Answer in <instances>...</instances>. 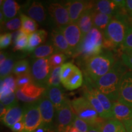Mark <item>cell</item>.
I'll return each instance as SVG.
<instances>
[{
    "mask_svg": "<svg viewBox=\"0 0 132 132\" xmlns=\"http://www.w3.org/2000/svg\"><path fill=\"white\" fill-rule=\"evenodd\" d=\"M130 26L129 16L123 8L119 13L113 16L103 32V47L109 50L121 48Z\"/></svg>",
    "mask_w": 132,
    "mask_h": 132,
    "instance_id": "obj_1",
    "label": "cell"
},
{
    "mask_svg": "<svg viewBox=\"0 0 132 132\" xmlns=\"http://www.w3.org/2000/svg\"><path fill=\"white\" fill-rule=\"evenodd\" d=\"M127 72V67L122 61H117L108 73L99 78L94 83H91L111 102L118 101L120 81Z\"/></svg>",
    "mask_w": 132,
    "mask_h": 132,
    "instance_id": "obj_2",
    "label": "cell"
},
{
    "mask_svg": "<svg viewBox=\"0 0 132 132\" xmlns=\"http://www.w3.org/2000/svg\"><path fill=\"white\" fill-rule=\"evenodd\" d=\"M115 62L114 56L110 51L90 57L85 61V78L94 83L111 70Z\"/></svg>",
    "mask_w": 132,
    "mask_h": 132,
    "instance_id": "obj_3",
    "label": "cell"
},
{
    "mask_svg": "<svg viewBox=\"0 0 132 132\" xmlns=\"http://www.w3.org/2000/svg\"><path fill=\"white\" fill-rule=\"evenodd\" d=\"M103 35L100 30L94 27L83 36L78 50L73 56H78L84 61L102 53Z\"/></svg>",
    "mask_w": 132,
    "mask_h": 132,
    "instance_id": "obj_4",
    "label": "cell"
},
{
    "mask_svg": "<svg viewBox=\"0 0 132 132\" xmlns=\"http://www.w3.org/2000/svg\"><path fill=\"white\" fill-rule=\"evenodd\" d=\"M74 113L93 127L98 128L105 119L100 118L85 97L76 98L70 101Z\"/></svg>",
    "mask_w": 132,
    "mask_h": 132,
    "instance_id": "obj_5",
    "label": "cell"
},
{
    "mask_svg": "<svg viewBox=\"0 0 132 132\" xmlns=\"http://www.w3.org/2000/svg\"><path fill=\"white\" fill-rule=\"evenodd\" d=\"M23 120L24 124V132H34L42 123V119L37 101L24 105Z\"/></svg>",
    "mask_w": 132,
    "mask_h": 132,
    "instance_id": "obj_6",
    "label": "cell"
},
{
    "mask_svg": "<svg viewBox=\"0 0 132 132\" xmlns=\"http://www.w3.org/2000/svg\"><path fill=\"white\" fill-rule=\"evenodd\" d=\"M51 72L48 58L36 59L31 66V73L34 83L45 87Z\"/></svg>",
    "mask_w": 132,
    "mask_h": 132,
    "instance_id": "obj_7",
    "label": "cell"
},
{
    "mask_svg": "<svg viewBox=\"0 0 132 132\" xmlns=\"http://www.w3.org/2000/svg\"><path fill=\"white\" fill-rule=\"evenodd\" d=\"M45 90V87L33 82L20 88H17L15 94L19 100L26 103H31L39 100L44 95Z\"/></svg>",
    "mask_w": 132,
    "mask_h": 132,
    "instance_id": "obj_8",
    "label": "cell"
},
{
    "mask_svg": "<svg viewBox=\"0 0 132 132\" xmlns=\"http://www.w3.org/2000/svg\"><path fill=\"white\" fill-rule=\"evenodd\" d=\"M48 11L57 28L61 29L71 23L68 10L60 3H52L50 4Z\"/></svg>",
    "mask_w": 132,
    "mask_h": 132,
    "instance_id": "obj_9",
    "label": "cell"
},
{
    "mask_svg": "<svg viewBox=\"0 0 132 132\" xmlns=\"http://www.w3.org/2000/svg\"><path fill=\"white\" fill-rule=\"evenodd\" d=\"M75 114L70 101L67 100L62 106L56 111V127L67 130L73 123Z\"/></svg>",
    "mask_w": 132,
    "mask_h": 132,
    "instance_id": "obj_10",
    "label": "cell"
},
{
    "mask_svg": "<svg viewBox=\"0 0 132 132\" xmlns=\"http://www.w3.org/2000/svg\"><path fill=\"white\" fill-rule=\"evenodd\" d=\"M61 30L68 42L73 56L78 50L83 38L80 28L77 23H70L61 29Z\"/></svg>",
    "mask_w": 132,
    "mask_h": 132,
    "instance_id": "obj_11",
    "label": "cell"
},
{
    "mask_svg": "<svg viewBox=\"0 0 132 132\" xmlns=\"http://www.w3.org/2000/svg\"><path fill=\"white\" fill-rule=\"evenodd\" d=\"M95 3L87 1H71L65 3V7L69 11L71 23H77L81 15L88 9L94 7Z\"/></svg>",
    "mask_w": 132,
    "mask_h": 132,
    "instance_id": "obj_12",
    "label": "cell"
},
{
    "mask_svg": "<svg viewBox=\"0 0 132 132\" xmlns=\"http://www.w3.org/2000/svg\"><path fill=\"white\" fill-rule=\"evenodd\" d=\"M118 101L132 108V70L127 71L122 78Z\"/></svg>",
    "mask_w": 132,
    "mask_h": 132,
    "instance_id": "obj_13",
    "label": "cell"
},
{
    "mask_svg": "<svg viewBox=\"0 0 132 132\" xmlns=\"http://www.w3.org/2000/svg\"><path fill=\"white\" fill-rule=\"evenodd\" d=\"M39 110L42 119V123L47 126H53L52 123L54 116V106L52 102L45 96L42 97L37 100Z\"/></svg>",
    "mask_w": 132,
    "mask_h": 132,
    "instance_id": "obj_14",
    "label": "cell"
},
{
    "mask_svg": "<svg viewBox=\"0 0 132 132\" xmlns=\"http://www.w3.org/2000/svg\"><path fill=\"white\" fill-rule=\"evenodd\" d=\"M52 40L56 53H62L67 56H73V53L69 47L68 42L60 29H54L52 31Z\"/></svg>",
    "mask_w": 132,
    "mask_h": 132,
    "instance_id": "obj_15",
    "label": "cell"
},
{
    "mask_svg": "<svg viewBox=\"0 0 132 132\" xmlns=\"http://www.w3.org/2000/svg\"><path fill=\"white\" fill-rule=\"evenodd\" d=\"M113 119L123 123L132 119V108L118 101L113 102Z\"/></svg>",
    "mask_w": 132,
    "mask_h": 132,
    "instance_id": "obj_16",
    "label": "cell"
},
{
    "mask_svg": "<svg viewBox=\"0 0 132 132\" xmlns=\"http://www.w3.org/2000/svg\"><path fill=\"white\" fill-rule=\"evenodd\" d=\"M44 95L52 102L56 110L61 108L67 100L61 86L47 87Z\"/></svg>",
    "mask_w": 132,
    "mask_h": 132,
    "instance_id": "obj_17",
    "label": "cell"
},
{
    "mask_svg": "<svg viewBox=\"0 0 132 132\" xmlns=\"http://www.w3.org/2000/svg\"><path fill=\"white\" fill-rule=\"evenodd\" d=\"M125 7H120L116 3L115 0H101L95 2L94 9L98 12L102 14L114 16L119 13L122 9Z\"/></svg>",
    "mask_w": 132,
    "mask_h": 132,
    "instance_id": "obj_18",
    "label": "cell"
},
{
    "mask_svg": "<svg viewBox=\"0 0 132 132\" xmlns=\"http://www.w3.org/2000/svg\"><path fill=\"white\" fill-rule=\"evenodd\" d=\"M26 14L31 19L38 23H44L47 20V14L45 7L38 1H32L28 6Z\"/></svg>",
    "mask_w": 132,
    "mask_h": 132,
    "instance_id": "obj_19",
    "label": "cell"
},
{
    "mask_svg": "<svg viewBox=\"0 0 132 132\" xmlns=\"http://www.w3.org/2000/svg\"><path fill=\"white\" fill-rule=\"evenodd\" d=\"M23 115L24 108L16 105L8 109L6 115L1 120L6 126L11 128L16 122L23 119Z\"/></svg>",
    "mask_w": 132,
    "mask_h": 132,
    "instance_id": "obj_20",
    "label": "cell"
},
{
    "mask_svg": "<svg viewBox=\"0 0 132 132\" xmlns=\"http://www.w3.org/2000/svg\"><path fill=\"white\" fill-rule=\"evenodd\" d=\"M85 86L83 89V97H85L89 102V103L91 104L92 107L94 108V110L97 111L100 118H103L104 119H109L103 106L98 100V98L92 92L89 86L88 85H85Z\"/></svg>",
    "mask_w": 132,
    "mask_h": 132,
    "instance_id": "obj_21",
    "label": "cell"
},
{
    "mask_svg": "<svg viewBox=\"0 0 132 132\" xmlns=\"http://www.w3.org/2000/svg\"><path fill=\"white\" fill-rule=\"evenodd\" d=\"M1 11H2L6 21L14 19L19 14L20 6L14 0H1Z\"/></svg>",
    "mask_w": 132,
    "mask_h": 132,
    "instance_id": "obj_22",
    "label": "cell"
},
{
    "mask_svg": "<svg viewBox=\"0 0 132 132\" xmlns=\"http://www.w3.org/2000/svg\"><path fill=\"white\" fill-rule=\"evenodd\" d=\"M47 37V32L44 29L37 30L28 36V44L26 52L32 53L37 47L45 42Z\"/></svg>",
    "mask_w": 132,
    "mask_h": 132,
    "instance_id": "obj_23",
    "label": "cell"
},
{
    "mask_svg": "<svg viewBox=\"0 0 132 132\" xmlns=\"http://www.w3.org/2000/svg\"><path fill=\"white\" fill-rule=\"evenodd\" d=\"M92 11V9L86 11L81 15L77 23L83 36L86 35L94 28Z\"/></svg>",
    "mask_w": 132,
    "mask_h": 132,
    "instance_id": "obj_24",
    "label": "cell"
},
{
    "mask_svg": "<svg viewBox=\"0 0 132 132\" xmlns=\"http://www.w3.org/2000/svg\"><path fill=\"white\" fill-rule=\"evenodd\" d=\"M92 12L94 27L96 28L102 33H103L108 24L113 19V16L99 12L94 8L92 9Z\"/></svg>",
    "mask_w": 132,
    "mask_h": 132,
    "instance_id": "obj_25",
    "label": "cell"
},
{
    "mask_svg": "<svg viewBox=\"0 0 132 132\" xmlns=\"http://www.w3.org/2000/svg\"><path fill=\"white\" fill-rule=\"evenodd\" d=\"M88 85L89 86L92 92L95 95V97L98 98V100L101 103L103 106L104 110L106 111L108 116V119L113 118V113H112V109H113V102L105 95L102 92H100L94 86L91 82H89Z\"/></svg>",
    "mask_w": 132,
    "mask_h": 132,
    "instance_id": "obj_26",
    "label": "cell"
},
{
    "mask_svg": "<svg viewBox=\"0 0 132 132\" xmlns=\"http://www.w3.org/2000/svg\"><path fill=\"white\" fill-rule=\"evenodd\" d=\"M100 132H126L124 125L122 122L114 119H109L105 121L98 127Z\"/></svg>",
    "mask_w": 132,
    "mask_h": 132,
    "instance_id": "obj_27",
    "label": "cell"
},
{
    "mask_svg": "<svg viewBox=\"0 0 132 132\" xmlns=\"http://www.w3.org/2000/svg\"><path fill=\"white\" fill-rule=\"evenodd\" d=\"M17 86L16 84V78H15L13 75H11L1 80V98L12 92H15Z\"/></svg>",
    "mask_w": 132,
    "mask_h": 132,
    "instance_id": "obj_28",
    "label": "cell"
},
{
    "mask_svg": "<svg viewBox=\"0 0 132 132\" xmlns=\"http://www.w3.org/2000/svg\"><path fill=\"white\" fill-rule=\"evenodd\" d=\"M20 17L21 21L20 29L22 32L29 36L37 31L39 25L35 20L23 14H21Z\"/></svg>",
    "mask_w": 132,
    "mask_h": 132,
    "instance_id": "obj_29",
    "label": "cell"
},
{
    "mask_svg": "<svg viewBox=\"0 0 132 132\" xmlns=\"http://www.w3.org/2000/svg\"><path fill=\"white\" fill-rule=\"evenodd\" d=\"M54 51L55 49L53 45L50 43H47L36 48L32 53V56L36 59L47 58L52 56Z\"/></svg>",
    "mask_w": 132,
    "mask_h": 132,
    "instance_id": "obj_30",
    "label": "cell"
},
{
    "mask_svg": "<svg viewBox=\"0 0 132 132\" xmlns=\"http://www.w3.org/2000/svg\"><path fill=\"white\" fill-rule=\"evenodd\" d=\"M82 82H83L82 75L81 70L79 69L70 78L62 84L66 89L72 90L80 87L82 85Z\"/></svg>",
    "mask_w": 132,
    "mask_h": 132,
    "instance_id": "obj_31",
    "label": "cell"
},
{
    "mask_svg": "<svg viewBox=\"0 0 132 132\" xmlns=\"http://www.w3.org/2000/svg\"><path fill=\"white\" fill-rule=\"evenodd\" d=\"M79 70L77 66L71 62L64 64L61 67L60 77L61 83H63Z\"/></svg>",
    "mask_w": 132,
    "mask_h": 132,
    "instance_id": "obj_32",
    "label": "cell"
},
{
    "mask_svg": "<svg viewBox=\"0 0 132 132\" xmlns=\"http://www.w3.org/2000/svg\"><path fill=\"white\" fill-rule=\"evenodd\" d=\"M14 44V45L13 47L14 52H17V51L26 52L28 44V35L21 31V32L16 38Z\"/></svg>",
    "mask_w": 132,
    "mask_h": 132,
    "instance_id": "obj_33",
    "label": "cell"
},
{
    "mask_svg": "<svg viewBox=\"0 0 132 132\" xmlns=\"http://www.w3.org/2000/svg\"><path fill=\"white\" fill-rule=\"evenodd\" d=\"M15 64L13 56H8L5 61L0 65V76L1 80L4 79L8 76L11 75V72H13Z\"/></svg>",
    "mask_w": 132,
    "mask_h": 132,
    "instance_id": "obj_34",
    "label": "cell"
},
{
    "mask_svg": "<svg viewBox=\"0 0 132 132\" xmlns=\"http://www.w3.org/2000/svg\"><path fill=\"white\" fill-rule=\"evenodd\" d=\"M61 67L53 69L51 70L48 80L47 81V87L49 86H60V84L61 82L60 77Z\"/></svg>",
    "mask_w": 132,
    "mask_h": 132,
    "instance_id": "obj_35",
    "label": "cell"
},
{
    "mask_svg": "<svg viewBox=\"0 0 132 132\" xmlns=\"http://www.w3.org/2000/svg\"><path fill=\"white\" fill-rule=\"evenodd\" d=\"M30 72L31 67L29 66L28 61L26 60H21L16 62L13 69V73L16 77Z\"/></svg>",
    "mask_w": 132,
    "mask_h": 132,
    "instance_id": "obj_36",
    "label": "cell"
},
{
    "mask_svg": "<svg viewBox=\"0 0 132 132\" xmlns=\"http://www.w3.org/2000/svg\"><path fill=\"white\" fill-rule=\"evenodd\" d=\"M65 55L62 53H55L52 54L48 58L49 64L51 70L61 67L65 61Z\"/></svg>",
    "mask_w": 132,
    "mask_h": 132,
    "instance_id": "obj_37",
    "label": "cell"
},
{
    "mask_svg": "<svg viewBox=\"0 0 132 132\" xmlns=\"http://www.w3.org/2000/svg\"><path fill=\"white\" fill-rule=\"evenodd\" d=\"M21 21L20 17H15L14 19L6 21L3 25V30L4 31H18L21 29Z\"/></svg>",
    "mask_w": 132,
    "mask_h": 132,
    "instance_id": "obj_38",
    "label": "cell"
},
{
    "mask_svg": "<svg viewBox=\"0 0 132 132\" xmlns=\"http://www.w3.org/2000/svg\"><path fill=\"white\" fill-rule=\"evenodd\" d=\"M72 126L77 128L79 132H87L93 127L76 114L74 117Z\"/></svg>",
    "mask_w": 132,
    "mask_h": 132,
    "instance_id": "obj_39",
    "label": "cell"
},
{
    "mask_svg": "<svg viewBox=\"0 0 132 132\" xmlns=\"http://www.w3.org/2000/svg\"><path fill=\"white\" fill-rule=\"evenodd\" d=\"M33 82H34V80H33L31 72L16 77V84L17 88H20L26 85H30Z\"/></svg>",
    "mask_w": 132,
    "mask_h": 132,
    "instance_id": "obj_40",
    "label": "cell"
},
{
    "mask_svg": "<svg viewBox=\"0 0 132 132\" xmlns=\"http://www.w3.org/2000/svg\"><path fill=\"white\" fill-rule=\"evenodd\" d=\"M17 98L15 92L8 94L6 96L1 98V103H2L6 108L8 109L18 105Z\"/></svg>",
    "mask_w": 132,
    "mask_h": 132,
    "instance_id": "obj_41",
    "label": "cell"
},
{
    "mask_svg": "<svg viewBox=\"0 0 132 132\" xmlns=\"http://www.w3.org/2000/svg\"><path fill=\"white\" fill-rule=\"evenodd\" d=\"M122 51L132 50V27L130 26L127 31L126 35L121 46Z\"/></svg>",
    "mask_w": 132,
    "mask_h": 132,
    "instance_id": "obj_42",
    "label": "cell"
},
{
    "mask_svg": "<svg viewBox=\"0 0 132 132\" xmlns=\"http://www.w3.org/2000/svg\"><path fill=\"white\" fill-rule=\"evenodd\" d=\"M12 33L4 32L1 34V36H0V47H1V49H4L7 48L12 44Z\"/></svg>",
    "mask_w": 132,
    "mask_h": 132,
    "instance_id": "obj_43",
    "label": "cell"
},
{
    "mask_svg": "<svg viewBox=\"0 0 132 132\" xmlns=\"http://www.w3.org/2000/svg\"><path fill=\"white\" fill-rule=\"evenodd\" d=\"M121 59L125 66L132 70V50L123 51L121 55Z\"/></svg>",
    "mask_w": 132,
    "mask_h": 132,
    "instance_id": "obj_44",
    "label": "cell"
},
{
    "mask_svg": "<svg viewBox=\"0 0 132 132\" xmlns=\"http://www.w3.org/2000/svg\"><path fill=\"white\" fill-rule=\"evenodd\" d=\"M13 132H24V124L23 120H21L20 121L16 122L11 128Z\"/></svg>",
    "mask_w": 132,
    "mask_h": 132,
    "instance_id": "obj_45",
    "label": "cell"
},
{
    "mask_svg": "<svg viewBox=\"0 0 132 132\" xmlns=\"http://www.w3.org/2000/svg\"><path fill=\"white\" fill-rule=\"evenodd\" d=\"M125 9L129 18L132 17V0L125 1Z\"/></svg>",
    "mask_w": 132,
    "mask_h": 132,
    "instance_id": "obj_46",
    "label": "cell"
},
{
    "mask_svg": "<svg viewBox=\"0 0 132 132\" xmlns=\"http://www.w3.org/2000/svg\"><path fill=\"white\" fill-rule=\"evenodd\" d=\"M123 123L124 125L127 132H132V119L124 122Z\"/></svg>",
    "mask_w": 132,
    "mask_h": 132,
    "instance_id": "obj_47",
    "label": "cell"
},
{
    "mask_svg": "<svg viewBox=\"0 0 132 132\" xmlns=\"http://www.w3.org/2000/svg\"><path fill=\"white\" fill-rule=\"evenodd\" d=\"M7 108L2 103H0V117H1V119L4 118V116L7 113Z\"/></svg>",
    "mask_w": 132,
    "mask_h": 132,
    "instance_id": "obj_48",
    "label": "cell"
},
{
    "mask_svg": "<svg viewBox=\"0 0 132 132\" xmlns=\"http://www.w3.org/2000/svg\"><path fill=\"white\" fill-rule=\"evenodd\" d=\"M8 57L7 53L1 51L0 53V65L2 64Z\"/></svg>",
    "mask_w": 132,
    "mask_h": 132,
    "instance_id": "obj_49",
    "label": "cell"
},
{
    "mask_svg": "<svg viewBox=\"0 0 132 132\" xmlns=\"http://www.w3.org/2000/svg\"><path fill=\"white\" fill-rule=\"evenodd\" d=\"M67 132H79L78 130L72 125L67 128Z\"/></svg>",
    "mask_w": 132,
    "mask_h": 132,
    "instance_id": "obj_50",
    "label": "cell"
},
{
    "mask_svg": "<svg viewBox=\"0 0 132 132\" xmlns=\"http://www.w3.org/2000/svg\"><path fill=\"white\" fill-rule=\"evenodd\" d=\"M87 132H100V130H99L98 128L97 127H92L91 129H90L89 131Z\"/></svg>",
    "mask_w": 132,
    "mask_h": 132,
    "instance_id": "obj_51",
    "label": "cell"
},
{
    "mask_svg": "<svg viewBox=\"0 0 132 132\" xmlns=\"http://www.w3.org/2000/svg\"><path fill=\"white\" fill-rule=\"evenodd\" d=\"M55 132H67V130H64V129H60V128H57L56 127Z\"/></svg>",
    "mask_w": 132,
    "mask_h": 132,
    "instance_id": "obj_52",
    "label": "cell"
},
{
    "mask_svg": "<svg viewBox=\"0 0 132 132\" xmlns=\"http://www.w3.org/2000/svg\"><path fill=\"white\" fill-rule=\"evenodd\" d=\"M129 21H130V26L132 27V17L131 18H129Z\"/></svg>",
    "mask_w": 132,
    "mask_h": 132,
    "instance_id": "obj_53",
    "label": "cell"
}]
</instances>
